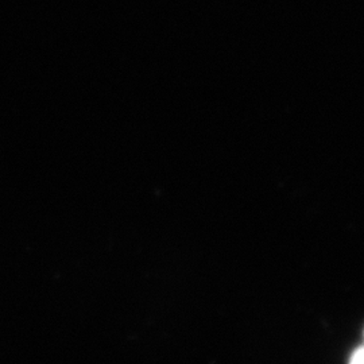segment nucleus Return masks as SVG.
Segmentation results:
<instances>
[{"label": "nucleus", "mask_w": 364, "mask_h": 364, "mask_svg": "<svg viewBox=\"0 0 364 364\" xmlns=\"http://www.w3.org/2000/svg\"><path fill=\"white\" fill-rule=\"evenodd\" d=\"M350 362L355 364H364V346L359 347L358 350H355V352L352 353Z\"/></svg>", "instance_id": "f257e3e1"}]
</instances>
